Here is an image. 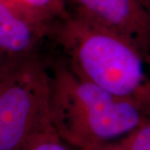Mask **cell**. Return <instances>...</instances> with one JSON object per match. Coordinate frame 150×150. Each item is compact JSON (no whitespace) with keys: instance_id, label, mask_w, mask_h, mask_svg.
<instances>
[{"instance_id":"1","label":"cell","mask_w":150,"mask_h":150,"mask_svg":"<svg viewBox=\"0 0 150 150\" xmlns=\"http://www.w3.org/2000/svg\"><path fill=\"white\" fill-rule=\"evenodd\" d=\"M48 36L63 49L66 64L79 77L150 113V54L69 13L51 25Z\"/></svg>"},{"instance_id":"2","label":"cell","mask_w":150,"mask_h":150,"mask_svg":"<svg viewBox=\"0 0 150 150\" xmlns=\"http://www.w3.org/2000/svg\"><path fill=\"white\" fill-rule=\"evenodd\" d=\"M50 74V120L72 149L116 139L150 118L143 107L83 80L67 64H56Z\"/></svg>"},{"instance_id":"3","label":"cell","mask_w":150,"mask_h":150,"mask_svg":"<svg viewBox=\"0 0 150 150\" xmlns=\"http://www.w3.org/2000/svg\"><path fill=\"white\" fill-rule=\"evenodd\" d=\"M51 74L37 52L0 64V150H20L49 117Z\"/></svg>"},{"instance_id":"4","label":"cell","mask_w":150,"mask_h":150,"mask_svg":"<svg viewBox=\"0 0 150 150\" xmlns=\"http://www.w3.org/2000/svg\"><path fill=\"white\" fill-rule=\"evenodd\" d=\"M68 13L125 38L150 54V12L141 0H66Z\"/></svg>"},{"instance_id":"5","label":"cell","mask_w":150,"mask_h":150,"mask_svg":"<svg viewBox=\"0 0 150 150\" xmlns=\"http://www.w3.org/2000/svg\"><path fill=\"white\" fill-rule=\"evenodd\" d=\"M50 27L28 19L0 0V64L36 53L39 43L49 35Z\"/></svg>"},{"instance_id":"6","label":"cell","mask_w":150,"mask_h":150,"mask_svg":"<svg viewBox=\"0 0 150 150\" xmlns=\"http://www.w3.org/2000/svg\"><path fill=\"white\" fill-rule=\"evenodd\" d=\"M28 19L47 27L67 14L66 0H4Z\"/></svg>"},{"instance_id":"7","label":"cell","mask_w":150,"mask_h":150,"mask_svg":"<svg viewBox=\"0 0 150 150\" xmlns=\"http://www.w3.org/2000/svg\"><path fill=\"white\" fill-rule=\"evenodd\" d=\"M83 150H150V118L116 139Z\"/></svg>"},{"instance_id":"8","label":"cell","mask_w":150,"mask_h":150,"mask_svg":"<svg viewBox=\"0 0 150 150\" xmlns=\"http://www.w3.org/2000/svg\"><path fill=\"white\" fill-rule=\"evenodd\" d=\"M20 150H71L47 118L28 138Z\"/></svg>"},{"instance_id":"9","label":"cell","mask_w":150,"mask_h":150,"mask_svg":"<svg viewBox=\"0 0 150 150\" xmlns=\"http://www.w3.org/2000/svg\"><path fill=\"white\" fill-rule=\"evenodd\" d=\"M142 3L144 4V6L148 8V10L150 12V0H141Z\"/></svg>"}]
</instances>
